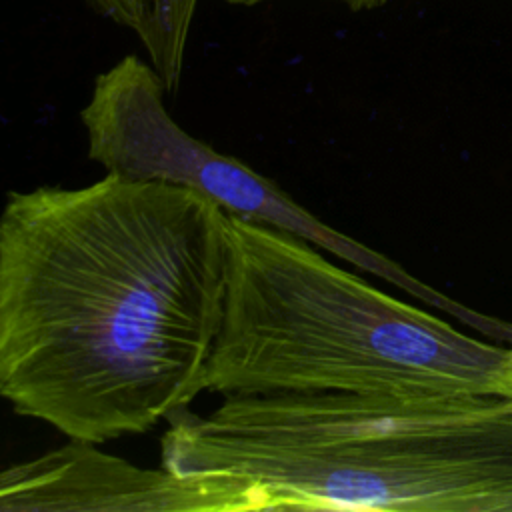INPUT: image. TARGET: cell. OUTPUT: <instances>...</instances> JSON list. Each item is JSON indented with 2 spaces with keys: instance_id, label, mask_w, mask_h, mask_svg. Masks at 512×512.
I'll use <instances>...</instances> for the list:
<instances>
[{
  "instance_id": "cell-2",
  "label": "cell",
  "mask_w": 512,
  "mask_h": 512,
  "mask_svg": "<svg viewBox=\"0 0 512 512\" xmlns=\"http://www.w3.org/2000/svg\"><path fill=\"white\" fill-rule=\"evenodd\" d=\"M162 464L236 490L248 512H512V396H224L168 420Z\"/></svg>"
},
{
  "instance_id": "cell-9",
  "label": "cell",
  "mask_w": 512,
  "mask_h": 512,
  "mask_svg": "<svg viewBox=\"0 0 512 512\" xmlns=\"http://www.w3.org/2000/svg\"><path fill=\"white\" fill-rule=\"evenodd\" d=\"M506 394L512 396V370H510V376H508V388H506Z\"/></svg>"
},
{
  "instance_id": "cell-3",
  "label": "cell",
  "mask_w": 512,
  "mask_h": 512,
  "mask_svg": "<svg viewBox=\"0 0 512 512\" xmlns=\"http://www.w3.org/2000/svg\"><path fill=\"white\" fill-rule=\"evenodd\" d=\"M512 346L466 336L290 232L228 214V288L206 390L506 394Z\"/></svg>"
},
{
  "instance_id": "cell-5",
  "label": "cell",
  "mask_w": 512,
  "mask_h": 512,
  "mask_svg": "<svg viewBox=\"0 0 512 512\" xmlns=\"http://www.w3.org/2000/svg\"><path fill=\"white\" fill-rule=\"evenodd\" d=\"M2 512H248L232 488L74 440L0 474Z\"/></svg>"
},
{
  "instance_id": "cell-7",
  "label": "cell",
  "mask_w": 512,
  "mask_h": 512,
  "mask_svg": "<svg viewBox=\"0 0 512 512\" xmlns=\"http://www.w3.org/2000/svg\"><path fill=\"white\" fill-rule=\"evenodd\" d=\"M104 18L132 30L144 44L152 24V0H88Z\"/></svg>"
},
{
  "instance_id": "cell-4",
  "label": "cell",
  "mask_w": 512,
  "mask_h": 512,
  "mask_svg": "<svg viewBox=\"0 0 512 512\" xmlns=\"http://www.w3.org/2000/svg\"><path fill=\"white\" fill-rule=\"evenodd\" d=\"M164 94L166 88L154 66L134 54L98 74L80 110L88 158L98 162L106 174L196 188L228 214L300 236L480 332L496 334V328H512L450 300L382 252L318 220L270 178L188 134L170 116Z\"/></svg>"
},
{
  "instance_id": "cell-6",
  "label": "cell",
  "mask_w": 512,
  "mask_h": 512,
  "mask_svg": "<svg viewBox=\"0 0 512 512\" xmlns=\"http://www.w3.org/2000/svg\"><path fill=\"white\" fill-rule=\"evenodd\" d=\"M196 6L198 0H152L150 34L142 46L162 78L166 94H174L180 86Z\"/></svg>"
},
{
  "instance_id": "cell-8",
  "label": "cell",
  "mask_w": 512,
  "mask_h": 512,
  "mask_svg": "<svg viewBox=\"0 0 512 512\" xmlns=\"http://www.w3.org/2000/svg\"><path fill=\"white\" fill-rule=\"evenodd\" d=\"M222 2L236 4V6H254V4H262V2H266V0H222ZM336 2H344V4H348V6L354 8V10H362V8H376V6H382V4H386L388 0H336Z\"/></svg>"
},
{
  "instance_id": "cell-1",
  "label": "cell",
  "mask_w": 512,
  "mask_h": 512,
  "mask_svg": "<svg viewBox=\"0 0 512 512\" xmlns=\"http://www.w3.org/2000/svg\"><path fill=\"white\" fill-rule=\"evenodd\" d=\"M228 288V212L150 178L12 190L0 218V394L66 438L110 442L206 390Z\"/></svg>"
}]
</instances>
